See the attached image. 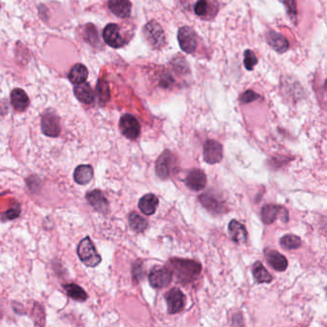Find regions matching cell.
Returning <instances> with one entry per match:
<instances>
[{"label":"cell","instance_id":"cell-14","mask_svg":"<svg viewBox=\"0 0 327 327\" xmlns=\"http://www.w3.org/2000/svg\"><path fill=\"white\" fill-rule=\"evenodd\" d=\"M185 184L193 191L203 190L207 185V176L200 169H193L185 178Z\"/></svg>","mask_w":327,"mask_h":327},{"label":"cell","instance_id":"cell-31","mask_svg":"<svg viewBox=\"0 0 327 327\" xmlns=\"http://www.w3.org/2000/svg\"><path fill=\"white\" fill-rule=\"evenodd\" d=\"M97 94L102 102H107L110 99L109 85L105 80H100L97 86Z\"/></svg>","mask_w":327,"mask_h":327},{"label":"cell","instance_id":"cell-1","mask_svg":"<svg viewBox=\"0 0 327 327\" xmlns=\"http://www.w3.org/2000/svg\"><path fill=\"white\" fill-rule=\"evenodd\" d=\"M168 264L177 280L181 284H187L197 279L202 270L200 263L189 259L173 258Z\"/></svg>","mask_w":327,"mask_h":327},{"label":"cell","instance_id":"cell-23","mask_svg":"<svg viewBox=\"0 0 327 327\" xmlns=\"http://www.w3.org/2000/svg\"><path fill=\"white\" fill-rule=\"evenodd\" d=\"M74 93L78 100L84 104H91L94 100L93 90L88 83L76 85L74 88Z\"/></svg>","mask_w":327,"mask_h":327},{"label":"cell","instance_id":"cell-11","mask_svg":"<svg viewBox=\"0 0 327 327\" xmlns=\"http://www.w3.org/2000/svg\"><path fill=\"white\" fill-rule=\"evenodd\" d=\"M194 11L195 14L201 19L209 20L217 15L219 11V5L214 0H199L195 4Z\"/></svg>","mask_w":327,"mask_h":327},{"label":"cell","instance_id":"cell-13","mask_svg":"<svg viewBox=\"0 0 327 327\" xmlns=\"http://www.w3.org/2000/svg\"><path fill=\"white\" fill-rule=\"evenodd\" d=\"M167 302V309L169 314H176L180 312L184 307V295L178 289H171L165 295Z\"/></svg>","mask_w":327,"mask_h":327},{"label":"cell","instance_id":"cell-35","mask_svg":"<svg viewBox=\"0 0 327 327\" xmlns=\"http://www.w3.org/2000/svg\"><path fill=\"white\" fill-rule=\"evenodd\" d=\"M324 87H325V89H326V91L327 92V81L325 82V86H324Z\"/></svg>","mask_w":327,"mask_h":327},{"label":"cell","instance_id":"cell-34","mask_svg":"<svg viewBox=\"0 0 327 327\" xmlns=\"http://www.w3.org/2000/svg\"><path fill=\"white\" fill-rule=\"evenodd\" d=\"M20 206H16V207H14V208L8 209L7 211L4 213V215H3V219H4V220L11 221V220H14V219L18 218V217L20 216Z\"/></svg>","mask_w":327,"mask_h":327},{"label":"cell","instance_id":"cell-5","mask_svg":"<svg viewBox=\"0 0 327 327\" xmlns=\"http://www.w3.org/2000/svg\"><path fill=\"white\" fill-rule=\"evenodd\" d=\"M172 277L173 271L168 266L155 267L149 274V281L154 288H164L170 284Z\"/></svg>","mask_w":327,"mask_h":327},{"label":"cell","instance_id":"cell-33","mask_svg":"<svg viewBox=\"0 0 327 327\" xmlns=\"http://www.w3.org/2000/svg\"><path fill=\"white\" fill-rule=\"evenodd\" d=\"M261 98V96L257 93H255L253 90H246L243 92L240 96V102L243 104H249L253 101H256L257 99Z\"/></svg>","mask_w":327,"mask_h":327},{"label":"cell","instance_id":"cell-15","mask_svg":"<svg viewBox=\"0 0 327 327\" xmlns=\"http://www.w3.org/2000/svg\"><path fill=\"white\" fill-rule=\"evenodd\" d=\"M266 40L269 46L277 53L283 54L289 49V41L279 33L269 31L266 34Z\"/></svg>","mask_w":327,"mask_h":327},{"label":"cell","instance_id":"cell-21","mask_svg":"<svg viewBox=\"0 0 327 327\" xmlns=\"http://www.w3.org/2000/svg\"><path fill=\"white\" fill-rule=\"evenodd\" d=\"M199 201L208 210L212 212H220L223 210V203L221 200L211 193H205L199 197Z\"/></svg>","mask_w":327,"mask_h":327},{"label":"cell","instance_id":"cell-6","mask_svg":"<svg viewBox=\"0 0 327 327\" xmlns=\"http://www.w3.org/2000/svg\"><path fill=\"white\" fill-rule=\"evenodd\" d=\"M277 218H280L283 222H288V211L280 206L266 205L261 209V219L264 224L269 225L273 223Z\"/></svg>","mask_w":327,"mask_h":327},{"label":"cell","instance_id":"cell-8","mask_svg":"<svg viewBox=\"0 0 327 327\" xmlns=\"http://www.w3.org/2000/svg\"><path fill=\"white\" fill-rule=\"evenodd\" d=\"M41 131L50 137H57L60 133L59 120L55 112L47 111L43 114L41 118Z\"/></svg>","mask_w":327,"mask_h":327},{"label":"cell","instance_id":"cell-10","mask_svg":"<svg viewBox=\"0 0 327 327\" xmlns=\"http://www.w3.org/2000/svg\"><path fill=\"white\" fill-rule=\"evenodd\" d=\"M120 27L116 23L108 24L103 32V37L108 45L113 48H120L126 44V40L121 35Z\"/></svg>","mask_w":327,"mask_h":327},{"label":"cell","instance_id":"cell-28","mask_svg":"<svg viewBox=\"0 0 327 327\" xmlns=\"http://www.w3.org/2000/svg\"><path fill=\"white\" fill-rule=\"evenodd\" d=\"M129 224L131 229L137 233L143 232L148 227L147 221L136 212H132L129 215Z\"/></svg>","mask_w":327,"mask_h":327},{"label":"cell","instance_id":"cell-29","mask_svg":"<svg viewBox=\"0 0 327 327\" xmlns=\"http://www.w3.org/2000/svg\"><path fill=\"white\" fill-rule=\"evenodd\" d=\"M280 245L286 250H297L301 247V240L296 235H285L280 239Z\"/></svg>","mask_w":327,"mask_h":327},{"label":"cell","instance_id":"cell-12","mask_svg":"<svg viewBox=\"0 0 327 327\" xmlns=\"http://www.w3.org/2000/svg\"><path fill=\"white\" fill-rule=\"evenodd\" d=\"M204 158L208 164H216L223 158V146L216 140H208L204 146Z\"/></svg>","mask_w":327,"mask_h":327},{"label":"cell","instance_id":"cell-25","mask_svg":"<svg viewBox=\"0 0 327 327\" xmlns=\"http://www.w3.org/2000/svg\"><path fill=\"white\" fill-rule=\"evenodd\" d=\"M88 75H89V72H88L87 67L82 63H77L71 68V70L68 74V79L72 84L80 85V84H83L86 82Z\"/></svg>","mask_w":327,"mask_h":327},{"label":"cell","instance_id":"cell-19","mask_svg":"<svg viewBox=\"0 0 327 327\" xmlns=\"http://www.w3.org/2000/svg\"><path fill=\"white\" fill-rule=\"evenodd\" d=\"M158 207V199L154 194L144 195L138 202V208L145 215H153Z\"/></svg>","mask_w":327,"mask_h":327},{"label":"cell","instance_id":"cell-18","mask_svg":"<svg viewBox=\"0 0 327 327\" xmlns=\"http://www.w3.org/2000/svg\"><path fill=\"white\" fill-rule=\"evenodd\" d=\"M229 233L231 240L236 244H243L248 240V232L245 227L236 220H231L229 224Z\"/></svg>","mask_w":327,"mask_h":327},{"label":"cell","instance_id":"cell-30","mask_svg":"<svg viewBox=\"0 0 327 327\" xmlns=\"http://www.w3.org/2000/svg\"><path fill=\"white\" fill-rule=\"evenodd\" d=\"M283 5L285 6L286 12L290 19L294 23L297 22V0H282Z\"/></svg>","mask_w":327,"mask_h":327},{"label":"cell","instance_id":"cell-2","mask_svg":"<svg viewBox=\"0 0 327 327\" xmlns=\"http://www.w3.org/2000/svg\"><path fill=\"white\" fill-rule=\"evenodd\" d=\"M77 253L81 261L88 267L94 268L101 263V255L97 252L96 248L89 237H86L80 242Z\"/></svg>","mask_w":327,"mask_h":327},{"label":"cell","instance_id":"cell-3","mask_svg":"<svg viewBox=\"0 0 327 327\" xmlns=\"http://www.w3.org/2000/svg\"><path fill=\"white\" fill-rule=\"evenodd\" d=\"M178 159L170 151L166 150L160 154L155 163V173L161 179L169 178L178 171Z\"/></svg>","mask_w":327,"mask_h":327},{"label":"cell","instance_id":"cell-32","mask_svg":"<svg viewBox=\"0 0 327 327\" xmlns=\"http://www.w3.org/2000/svg\"><path fill=\"white\" fill-rule=\"evenodd\" d=\"M257 62H258V59L255 56V54L252 50L248 49L244 52V65L247 70H249V71L253 70V68L257 64Z\"/></svg>","mask_w":327,"mask_h":327},{"label":"cell","instance_id":"cell-7","mask_svg":"<svg viewBox=\"0 0 327 327\" xmlns=\"http://www.w3.org/2000/svg\"><path fill=\"white\" fill-rule=\"evenodd\" d=\"M178 39L179 46L185 53H194L197 48V36L192 28L184 26L178 30Z\"/></svg>","mask_w":327,"mask_h":327},{"label":"cell","instance_id":"cell-22","mask_svg":"<svg viewBox=\"0 0 327 327\" xmlns=\"http://www.w3.org/2000/svg\"><path fill=\"white\" fill-rule=\"evenodd\" d=\"M11 104L16 111L23 112L29 106V98L24 90L16 89L11 93Z\"/></svg>","mask_w":327,"mask_h":327},{"label":"cell","instance_id":"cell-24","mask_svg":"<svg viewBox=\"0 0 327 327\" xmlns=\"http://www.w3.org/2000/svg\"><path fill=\"white\" fill-rule=\"evenodd\" d=\"M93 178V169L90 165H79L74 171V180L78 184H88Z\"/></svg>","mask_w":327,"mask_h":327},{"label":"cell","instance_id":"cell-20","mask_svg":"<svg viewBox=\"0 0 327 327\" xmlns=\"http://www.w3.org/2000/svg\"><path fill=\"white\" fill-rule=\"evenodd\" d=\"M266 258L269 265L277 271H284L288 267V261L285 256L276 250L267 251Z\"/></svg>","mask_w":327,"mask_h":327},{"label":"cell","instance_id":"cell-16","mask_svg":"<svg viewBox=\"0 0 327 327\" xmlns=\"http://www.w3.org/2000/svg\"><path fill=\"white\" fill-rule=\"evenodd\" d=\"M86 197L89 205L97 211L107 213L109 210V202L102 191L96 189L88 193Z\"/></svg>","mask_w":327,"mask_h":327},{"label":"cell","instance_id":"cell-27","mask_svg":"<svg viewBox=\"0 0 327 327\" xmlns=\"http://www.w3.org/2000/svg\"><path fill=\"white\" fill-rule=\"evenodd\" d=\"M63 287L65 289V292H66L67 296L69 297H71L72 299H74L76 301H80V302H83V301L87 300L88 294L79 285L70 283V284L64 285Z\"/></svg>","mask_w":327,"mask_h":327},{"label":"cell","instance_id":"cell-9","mask_svg":"<svg viewBox=\"0 0 327 327\" xmlns=\"http://www.w3.org/2000/svg\"><path fill=\"white\" fill-rule=\"evenodd\" d=\"M119 128L123 135L131 140H135L140 134V124L135 116L125 115L121 117Z\"/></svg>","mask_w":327,"mask_h":327},{"label":"cell","instance_id":"cell-26","mask_svg":"<svg viewBox=\"0 0 327 327\" xmlns=\"http://www.w3.org/2000/svg\"><path fill=\"white\" fill-rule=\"evenodd\" d=\"M252 274L254 280L257 283H269L272 280V276L269 273V271L264 268L260 261H256L252 267Z\"/></svg>","mask_w":327,"mask_h":327},{"label":"cell","instance_id":"cell-17","mask_svg":"<svg viewBox=\"0 0 327 327\" xmlns=\"http://www.w3.org/2000/svg\"><path fill=\"white\" fill-rule=\"evenodd\" d=\"M109 8L114 15L121 19L131 16L132 4L129 0H109Z\"/></svg>","mask_w":327,"mask_h":327},{"label":"cell","instance_id":"cell-4","mask_svg":"<svg viewBox=\"0 0 327 327\" xmlns=\"http://www.w3.org/2000/svg\"><path fill=\"white\" fill-rule=\"evenodd\" d=\"M144 36L147 41L154 47L160 48L165 44V34L161 26L154 20L149 21L144 27Z\"/></svg>","mask_w":327,"mask_h":327}]
</instances>
